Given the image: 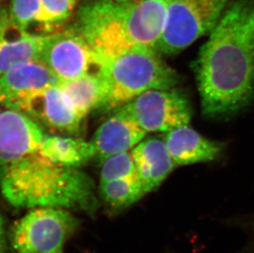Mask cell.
Returning <instances> with one entry per match:
<instances>
[{
	"instance_id": "cell-1",
	"label": "cell",
	"mask_w": 254,
	"mask_h": 253,
	"mask_svg": "<svg viewBox=\"0 0 254 253\" xmlns=\"http://www.w3.org/2000/svg\"><path fill=\"white\" fill-rule=\"evenodd\" d=\"M207 117L239 112L254 98V0H232L193 63Z\"/></svg>"
},
{
	"instance_id": "cell-2",
	"label": "cell",
	"mask_w": 254,
	"mask_h": 253,
	"mask_svg": "<svg viewBox=\"0 0 254 253\" xmlns=\"http://www.w3.org/2000/svg\"><path fill=\"white\" fill-rule=\"evenodd\" d=\"M0 190L18 209L52 206L91 216L98 210L91 177L79 167L55 162L40 151L0 165Z\"/></svg>"
},
{
	"instance_id": "cell-3",
	"label": "cell",
	"mask_w": 254,
	"mask_h": 253,
	"mask_svg": "<svg viewBox=\"0 0 254 253\" xmlns=\"http://www.w3.org/2000/svg\"><path fill=\"white\" fill-rule=\"evenodd\" d=\"M166 19L165 0H91L80 6L74 25L94 55L103 56L137 49L156 51Z\"/></svg>"
},
{
	"instance_id": "cell-4",
	"label": "cell",
	"mask_w": 254,
	"mask_h": 253,
	"mask_svg": "<svg viewBox=\"0 0 254 253\" xmlns=\"http://www.w3.org/2000/svg\"><path fill=\"white\" fill-rule=\"evenodd\" d=\"M94 57L106 89L101 108L104 111L122 107L150 90L175 88L181 81L156 50L137 49Z\"/></svg>"
},
{
	"instance_id": "cell-5",
	"label": "cell",
	"mask_w": 254,
	"mask_h": 253,
	"mask_svg": "<svg viewBox=\"0 0 254 253\" xmlns=\"http://www.w3.org/2000/svg\"><path fill=\"white\" fill-rule=\"evenodd\" d=\"M166 24L156 51L174 55L210 33L223 14L229 0H165Z\"/></svg>"
},
{
	"instance_id": "cell-6",
	"label": "cell",
	"mask_w": 254,
	"mask_h": 253,
	"mask_svg": "<svg viewBox=\"0 0 254 253\" xmlns=\"http://www.w3.org/2000/svg\"><path fill=\"white\" fill-rule=\"evenodd\" d=\"M79 225L67 209L32 208L12 228L11 244L15 253H64L66 242Z\"/></svg>"
},
{
	"instance_id": "cell-7",
	"label": "cell",
	"mask_w": 254,
	"mask_h": 253,
	"mask_svg": "<svg viewBox=\"0 0 254 253\" xmlns=\"http://www.w3.org/2000/svg\"><path fill=\"white\" fill-rule=\"evenodd\" d=\"M122 107L146 132H167L192 119L189 99L175 88L150 90Z\"/></svg>"
},
{
	"instance_id": "cell-8",
	"label": "cell",
	"mask_w": 254,
	"mask_h": 253,
	"mask_svg": "<svg viewBox=\"0 0 254 253\" xmlns=\"http://www.w3.org/2000/svg\"><path fill=\"white\" fill-rule=\"evenodd\" d=\"M39 60L60 81L96 70L93 51L75 25L50 34Z\"/></svg>"
},
{
	"instance_id": "cell-9",
	"label": "cell",
	"mask_w": 254,
	"mask_h": 253,
	"mask_svg": "<svg viewBox=\"0 0 254 253\" xmlns=\"http://www.w3.org/2000/svg\"><path fill=\"white\" fill-rule=\"evenodd\" d=\"M16 110L27 115L40 126L66 133H76L83 121L58 85L34 94Z\"/></svg>"
},
{
	"instance_id": "cell-10",
	"label": "cell",
	"mask_w": 254,
	"mask_h": 253,
	"mask_svg": "<svg viewBox=\"0 0 254 253\" xmlns=\"http://www.w3.org/2000/svg\"><path fill=\"white\" fill-rule=\"evenodd\" d=\"M46 135L42 126L23 113L0 111V165L40 151Z\"/></svg>"
},
{
	"instance_id": "cell-11",
	"label": "cell",
	"mask_w": 254,
	"mask_h": 253,
	"mask_svg": "<svg viewBox=\"0 0 254 253\" xmlns=\"http://www.w3.org/2000/svg\"><path fill=\"white\" fill-rule=\"evenodd\" d=\"M59 82L40 60L21 63L0 76V105L16 110L34 94Z\"/></svg>"
},
{
	"instance_id": "cell-12",
	"label": "cell",
	"mask_w": 254,
	"mask_h": 253,
	"mask_svg": "<svg viewBox=\"0 0 254 253\" xmlns=\"http://www.w3.org/2000/svg\"><path fill=\"white\" fill-rule=\"evenodd\" d=\"M146 133L124 108H118L94 134L91 141L95 157L102 162L111 155L132 151Z\"/></svg>"
},
{
	"instance_id": "cell-13",
	"label": "cell",
	"mask_w": 254,
	"mask_h": 253,
	"mask_svg": "<svg viewBox=\"0 0 254 253\" xmlns=\"http://www.w3.org/2000/svg\"><path fill=\"white\" fill-rule=\"evenodd\" d=\"M49 36L50 34L25 31L11 19L7 10H2L0 12V76L18 63L40 60Z\"/></svg>"
},
{
	"instance_id": "cell-14",
	"label": "cell",
	"mask_w": 254,
	"mask_h": 253,
	"mask_svg": "<svg viewBox=\"0 0 254 253\" xmlns=\"http://www.w3.org/2000/svg\"><path fill=\"white\" fill-rule=\"evenodd\" d=\"M131 152L146 194L158 189L177 166L165 141L157 136L144 138Z\"/></svg>"
},
{
	"instance_id": "cell-15",
	"label": "cell",
	"mask_w": 254,
	"mask_h": 253,
	"mask_svg": "<svg viewBox=\"0 0 254 253\" xmlns=\"http://www.w3.org/2000/svg\"><path fill=\"white\" fill-rule=\"evenodd\" d=\"M163 140L176 165L211 162L223 151L221 142L206 138L189 125L167 131Z\"/></svg>"
},
{
	"instance_id": "cell-16",
	"label": "cell",
	"mask_w": 254,
	"mask_h": 253,
	"mask_svg": "<svg viewBox=\"0 0 254 253\" xmlns=\"http://www.w3.org/2000/svg\"><path fill=\"white\" fill-rule=\"evenodd\" d=\"M58 86L69 99L75 111L82 120L91 111L101 109L105 101V85L96 70L76 78L60 81Z\"/></svg>"
},
{
	"instance_id": "cell-17",
	"label": "cell",
	"mask_w": 254,
	"mask_h": 253,
	"mask_svg": "<svg viewBox=\"0 0 254 253\" xmlns=\"http://www.w3.org/2000/svg\"><path fill=\"white\" fill-rule=\"evenodd\" d=\"M40 152L55 162L72 167H79L96 156L91 141L47 134Z\"/></svg>"
},
{
	"instance_id": "cell-18",
	"label": "cell",
	"mask_w": 254,
	"mask_h": 253,
	"mask_svg": "<svg viewBox=\"0 0 254 253\" xmlns=\"http://www.w3.org/2000/svg\"><path fill=\"white\" fill-rule=\"evenodd\" d=\"M99 193L104 202L115 210L128 207L146 195L138 177L122 178L100 183Z\"/></svg>"
},
{
	"instance_id": "cell-19",
	"label": "cell",
	"mask_w": 254,
	"mask_h": 253,
	"mask_svg": "<svg viewBox=\"0 0 254 253\" xmlns=\"http://www.w3.org/2000/svg\"><path fill=\"white\" fill-rule=\"evenodd\" d=\"M78 0H41V30L42 34L56 32L69 19Z\"/></svg>"
},
{
	"instance_id": "cell-20",
	"label": "cell",
	"mask_w": 254,
	"mask_h": 253,
	"mask_svg": "<svg viewBox=\"0 0 254 253\" xmlns=\"http://www.w3.org/2000/svg\"><path fill=\"white\" fill-rule=\"evenodd\" d=\"M129 177H138L131 151L111 155L101 162L100 183Z\"/></svg>"
},
{
	"instance_id": "cell-21",
	"label": "cell",
	"mask_w": 254,
	"mask_h": 253,
	"mask_svg": "<svg viewBox=\"0 0 254 253\" xmlns=\"http://www.w3.org/2000/svg\"><path fill=\"white\" fill-rule=\"evenodd\" d=\"M7 12L11 19L25 31L31 32L30 29L36 25L41 29V0H12Z\"/></svg>"
},
{
	"instance_id": "cell-22",
	"label": "cell",
	"mask_w": 254,
	"mask_h": 253,
	"mask_svg": "<svg viewBox=\"0 0 254 253\" xmlns=\"http://www.w3.org/2000/svg\"><path fill=\"white\" fill-rule=\"evenodd\" d=\"M238 225L241 226L246 235V241L239 253H254V210L242 218Z\"/></svg>"
},
{
	"instance_id": "cell-23",
	"label": "cell",
	"mask_w": 254,
	"mask_h": 253,
	"mask_svg": "<svg viewBox=\"0 0 254 253\" xmlns=\"http://www.w3.org/2000/svg\"><path fill=\"white\" fill-rule=\"evenodd\" d=\"M5 231L4 224L2 216L0 215V253H5Z\"/></svg>"
},
{
	"instance_id": "cell-24",
	"label": "cell",
	"mask_w": 254,
	"mask_h": 253,
	"mask_svg": "<svg viewBox=\"0 0 254 253\" xmlns=\"http://www.w3.org/2000/svg\"><path fill=\"white\" fill-rule=\"evenodd\" d=\"M118 2H129V1H134V0H115Z\"/></svg>"
}]
</instances>
